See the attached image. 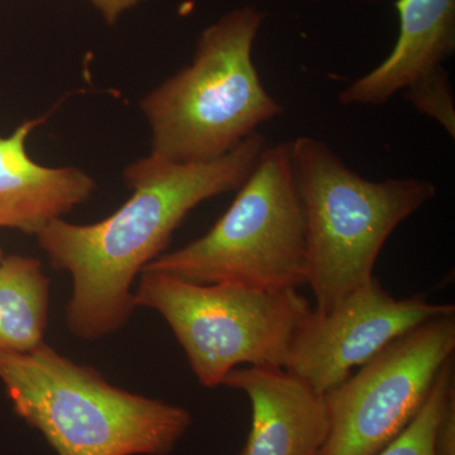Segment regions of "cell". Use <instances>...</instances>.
Masks as SVG:
<instances>
[{
    "label": "cell",
    "mask_w": 455,
    "mask_h": 455,
    "mask_svg": "<svg viewBox=\"0 0 455 455\" xmlns=\"http://www.w3.org/2000/svg\"><path fill=\"white\" fill-rule=\"evenodd\" d=\"M51 281L35 257L0 262V352L27 353L44 341Z\"/></svg>",
    "instance_id": "7c38bea8"
},
{
    "label": "cell",
    "mask_w": 455,
    "mask_h": 455,
    "mask_svg": "<svg viewBox=\"0 0 455 455\" xmlns=\"http://www.w3.org/2000/svg\"><path fill=\"white\" fill-rule=\"evenodd\" d=\"M89 2L100 13L108 26H116L125 12L148 0H89Z\"/></svg>",
    "instance_id": "2e32d148"
},
{
    "label": "cell",
    "mask_w": 455,
    "mask_h": 455,
    "mask_svg": "<svg viewBox=\"0 0 455 455\" xmlns=\"http://www.w3.org/2000/svg\"><path fill=\"white\" fill-rule=\"evenodd\" d=\"M455 313L433 317L324 394L329 434L317 455H376L414 420L454 358Z\"/></svg>",
    "instance_id": "52a82bcc"
},
{
    "label": "cell",
    "mask_w": 455,
    "mask_h": 455,
    "mask_svg": "<svg viewBox=\"0 0 455 455\" xmlns=\"http://www.w3.org/2000/svg\"><path fill=\"white\" fill-rule=\"evenodd\" d=\"M400 33L390 56L341 90L343 106H382L455 51V0H397Z\"/></svg>",
    "instance_id": "8fae6325"
},
{
    "label": "cell",
    "mask_w": 455,
    "mask_h": 455,
    "mask_svg": "<svg viewBox=\"0 0 455 455\" xmlns=\"http://www.w3.org/2000/svg\"><path fill=\"white\" fill-rule=\"evenodd\" d=\"M307 235V284L326 313L372 280L394 230L436 196L429 180L362 178L323 140H291Z\"/></svg>",
    "instance_id": "277c9868"
},
{
    "label": "cell",
    "mask_w": 455,
    "mask_h": 455,
    "mask_svg": "<svg viewBox=\"0 0 455 455\" xmlns=\"http://www.w3.org/2000/svg\"><path fill=\"white\" fill-rule=\"evenodd\" d=\"M206 235L164 252L145 269L200 284L233 283L260 290L307 284V235L291 140L266 147Z\"/></svg>",
    "instance_id": "5b68a950"
},
{
    "label": "cell",
    "mask_w": 455,
    "mask_h": 455,
    "mask_svg": "<svg viewBox=\"0 0 455 455\" xmlns=\"http://www.w3.org/2000/svg\"><path fill=\"white\" fill-rule=\"evenodd\" d=\"M262 22L254 7L228 12L204 29L190 64L140 99L151 131L147 156L176 164L211 163L283 113L253 62Z\"/></svg>",
    "instance_id": "7a4b0ae2"
},
{
    "label": "cell",
    "mask_w": 455,
    "mask_h": 455,
    "mask_svg": "<svg viewBox=\"0 0 455 455\" xmlns=\"http://www.w3.org/2000/svg\"><path fill=\"white\" fill-rule=\"evenodd\" d=\"M455 313L423 295L395 299L373 277L333 309L311 310L290 340L283 368L326 394L391 341L433 317Z\"/></svg>",
    "instance_id": "ba28073f"
},
{
    "label": "cell",
    "mask_w": 455,
    "mask_h": 455,
    "mask_svg": "<svg viewBox=\"0 0 455 455\" xmlns=\"http://www.w3.org/2000/svg\"><path fill=\"white\" fill-rule=\"evenodd\" d=\"M133 300L166 320L206 388L223 386L241 364L283 367L293 331L313 310L298 289L193 283L149 269L140 275Z\"/></svg>",
    "instance_id": "8992f818"
},
{
    "label": "cell",
    "mask_w": 455,
    "mask_h": 455,
    "mask_svg": "<svg viewBox=\"0 0 455 455\" xmlns=\"http://www.w3.org/2000/svg\"><path fill=\"white\" fill-rule=\"evenodd\" d=\"M454 385V358H451L443 366L414 420L376 455H435L434 434L445 398Z\"/></svg>",
    "instance_id": "4fadbf2b"
},
{
    "label": "cell",
    "mask_w": 455,
    "mask_h": 455,
    "mask_svg": "<svg viewBox=\"0 0 455 455\" xmlns=\"http://www.w3.org/2000/svg\"><path fill=\"white\" fill-rule=\"evenodd\" d=\"M4 257H5L4 251H3V248L0 247V262H2L3 259H4Z\"/></svg>",
    "instance_id": "e0dca14e"
},
{
    "label": "cell",
    "mask_w": 455,
    "mask_h": 455,
    "mask_svg": "<svg viewBox=\"0 0 455 455\" xmlns=\"http://www.w3.org/2000/svg\"><path fill=\"white\" fill-rule=\"evenodd\" d=\"M0 381L57 455H169L193 424L184 407L116 387L46 341L0 352Z\"/></svg>",
    "instance_id": "3957f363"
},
{
    "label": "cell",
    "mask_w": 455,
    "mask_h": 455,
    "mask_svg": "<svg viewBox=\"0 0 455 455\" xmlns=\"http://www.w3.org/2000/svg\"><path fill=\"white\" fill-rule=\"evenodd\" d=\"M223 386L242 391L252 424L239 455H317L329 434L324 394L275 366L235 368Z\"/></svg>",
    "instance_id": "9c48e42d"
},
{
    "label": "cell",
    "mask_w": 455,
    "mask_h": 455,
    "mask_svg": "<svg viewBox=\"0 0 455 455\" xmlns=\"http://www.w3.org/2000/svg\"><path fill=\"white\" fill-rule=\"evenodd\" d=\"M403 95L418 112L442 124L451 139L455 137V107L449 74L443 66L427 71L414 80Z\"/></svg>",
    "instance_id": "5bb4252c"
},
{
    "label": "cell",
    "mask_w": 455,
    "mask_h": 455,
    "mask_svg": "<svg viewBox=\"0 0 455 455\" xmlns=\"http://www.w3.org/2000/svg\"><path fill=\"white\" fill-rule=\"evenodd\" d=\"M50 114L26 119L11 136L0 137V229L36 236L97 193V180L85 170L44 166L28 155V137Z\"/></svg>",
    "instance_id": "30bf717a"
},
{
    "label": "cell",
    "mask_w": 455,
    "mask_h": 455,
    "mask_svg": "<svg viewBox=\"0 0 455 455\" xmlns=\"http://www.w3.org/2000/svg\"><path fill=\"white\" fill-rule=\"evenodd\" d=\"M434 454L455 455V385L449 390L440 412L434 434Z\"/></svg>",
    "instance_id": "9a60e30c"
},
{
    "label": "cell",
    "mask_w": 455,
    "mask_h": 455,
    "mask_svg": "<svg viewBox=\"0 0 455 455\" xmlns=\"http://www.w3.org/2000/svg\"><path fill=\"white\" fill-rule=\"evenodd\" d=\"M266 147L256 132L211 163L176 164L143 156L123 170L133 194L118 211L92 224L53 220L41 230L36 238L51 267L73 280L65 316L71 334L99 340L124 328L137 309L134 283L146 266L166 252L188 212L238 190Z\"/></svg>",
    "instance_id": "6da1fadb"
}]
</instances>
